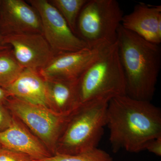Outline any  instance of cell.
Instances as JSON below:
<instances>
[{"label": "cell", "mask_w": 161, "mask_h": 161, "mask_svg": "<svg viewBox=\"0 0 161 161\" xmlns=\"http://www.w3.org/2000/svg\"><path fill=\"white\" fill-rule=\"evenodd\" d=\"M37 11L42 24V34L55 54L75 52L89 47L69 28L58 9L46 0H30Z\"/></svg>", "instance_id": "cell-7"}, {"label": "cell", "mask_w": 161, "mask_h": 161, "mask_svg": "<svg viewBox=\"0 0 161 161\" xmlns=\"http://www.w3.org/2000/svg\"><path fill=\"white\" fill-rule=\"evenodd\" d=\"M50 104L59 113L69 115L79 106L77 96V80L63 79L45 80Z\"/></svg>", "instance_id": "cell-14"}, {"label": "cell", "mask_w": 161, "mask_h": 161, "mask_svg": "<svg viewBox=\"0 0 161 161\" xmlns=\"http://www.w3.org/2000/svg\"><path fill=\"white\" fill-rule=\"evenodd\" d=\"M0 31L3 36L42 34L40 15L32 6L23 0H3L0 6Z\"/></svg>", "instance_id": "cell-10"}, {"label": "cell", "mask_w": 161, "mask_h": 161, "mask_svg": "<svg viewBox=\"0 0 161 161\" xmlns=\"http://www.w3.org/2000/svg\"><path fill=\"white\" fill-rule=\"evenodd\" d=\"M116 42L125 80L126 94L134 99L151 101L160 70L159 45L150 43L121 25Z\"/></svg>", "instance_id": "cell-2"}, {"label": "cell", "mask_w": 161, "mask_h": 161, "mask_svg": "<svg viewBox=\"0 0 161 161\" xmlns=\"http://www.w3.org/2000/svg\"><path fill=\"white\" fill-rule=\"evenodd\" d=\"M124 15L116 0H90L78 17L76 35L89 46L116 43Z\"/></svg>", "instance_id": "cell-5"}, {"label": "cell", "mask_w": 161, "mask_h": 161, "mask_svg": "<svg viewBox=\"0 0 161 161\" xmlns=\"http://www.w3.org/2000/svg\"><path fill=\"white\" fill-rule=\"evenodd\" d=\"M1 3H2V1H1V0H0V6H1Z\"/></svg>", "instance_id": "cell-23"}, {"label": "cell", "mask_w": 161, "mask_h": 161, "mask_svg": "<svg viewBox=\"0 0 161 161\" xmlns=\"http://www.w3.org/2000/svg\"><path fill=\"white\" fill-rule=\"evenodd\" d=\"M2 148V147H1V145H0V149H1V148Z\"/></svg>", "instance_id": "cell-24"}, {"label": "cell", "mask_w": 161, "mask_h": 161, "mask_svg": "<svg viewBox=\"0 0 161 161\" xmlns=\"http://www.w3.org/2000/svg\"><path fill=\"white\" fill-rule=\"evenodd\" d=\"M23 69L15 58L10 47L0 51V87L7 88Z\"/></svg>", "instance_id": "cell-15"}, {"label": "cell", "mask_w": 161, "mask_h": 161, "mask_svg": "<svg viewBox=\"0 0 161 161\" xmlns=\"http://www.w3.org/2000/svg\"><path fill=\"white\" fill-rule=\"evenodd\" d=\"M36 161H113V159L108 153L97 148L76 154L56 153L49 157Z\"/></svg>", "instance_id": "cell-17"}, {"label": "cell", "mask_w": 161, "mask_h": 161, "mask_svg": "<svg viewBox=\"0 0 161 161\" xmlns=\"http://www.w3.org/2000/svg\"><path fill=\"white\" fill-rule=\"evenodd\" d=\"M79 105L97 99H110L126 95L125 75L119 56L117 42L92 63L77 80Z\"/></svg>", "instance_id": "cell-3"}, {"label": "cell", "mask_w": 161, "mask_h": 161, "mask_svg": "<svg viewBox=\"0 0 161 161\" xmlns=\"http://www.w3.org/2000/svg\"><path fill=\"white\" fill-rule=\"evenodd\" d=\"M111 45L99 44L77 51L57 54L39 73L45 80H77L84 71Z\"/></svg>", "instance_id": "cell-8"}, {"label": "cell", "mask_w": 161, "mask_h": 161, "mask_svg": "<svg viewBox=\"0 0 161 161\" xmlns=\"http://www.w3.org/2000/svg\"><path fill=\"white\" fill-rule=\"evenodd\" d=\"M9 97L7 91L5 89L0 87V104L6 103Z\"/></svg>", "instance_id": "cell-21"}, {"label": "cell", "mask_w": 161, "mask_h": 161, "mask_svg": "<svg viewBox=\"0 0 161 161\" xmlns=\"http://www.w3.org/2000/svg\"><path fill=\"white\" fill-rule=\"evenodd\" d=\"M6 103L8 108L47 145L56 144L69 120V115L14 97H9Z\"/></svg>", "instance_id": "cell-6"}, {"label": "cell", "mask_w": 161, "mask_h": 161, "mask_svg": "<svg viewBox=\"0 0 161 161\" xmlns=\"http://www.w3.org/2000/svg\"><path fill=\"white\" fill-rule=\"evenodd\" d=\"M109 101L97 99L81 104L68 121L57 153L76 154L98 148L107 124Z\"/></svg>", "instance_id": "cell-4"}, {"label": "cell", "mask_w": 161, "mask_h": 161, "mask_svg": "<svg viewBox=\"0 0 161 161\" xmlns=\"http://www.w3.org/2000/svg\"><path fill=\"white\" fill-rule=\"evenodd\" d=\"M6 90L10 97L48 108L51 104L45 80L38 72L24 69Z\"/></svg>", "instance_id": "cell-13"}, {"label": "cell", "mask_w": 161, "mask_h": 161, "mask_svg": "<svg viewBox=\"0 0 161 161\" xmlns=\"http://www.w3.org/2000/svg\"><path fill=\"white\" fill-rule=\"evenodd\" d=\"M121 26L150 43L161 42V6L137 4L133 11L124 16Z\"/></svg>", "instance_id": "cell-11"}, {"label": "cell", "mask_w": 161, "mask_h": 161, "mask_svg": "<svg viewBox=\"0 0 161 161\" xmlns=\"http://www.w3.org/2000/svg\"><path fill=\"white\" fill-rule=\"evenodd\" d=\"M87 2V0H53L50 2L58 9L72 31L76 35L78 17Z\"/></svg>", "instance_id": "cell-16"}, {"label": "cell", "mask_w": 161, "mask_h": 161, "mask_svg": "<svg viewBox=\"0 0 161 161\" xmlns=\"http://www.w3.org/2000/svg\"><path fill=\"white\" fill-rule=\"evenodd\" d=\"M145 150H147L158 156L160 157L161 156V136L149 141L145 147Z\"/></svg>", "instance_id": "cell-20"}, {"label": "cell", "mask_w": 161, "mask_h": 161, "mask_svg": "<svg viewBox=\"0 0 161 161\" xmlns=\"http://www.w3.org/2000/svg\"><path fill=\"white\" fill-rule=\"evenodd\" d=\"M3 37L4 36L2 34V32L0 31V51L3 50L8 49L10 47L4 44Z\"/></svg>", "instance_id": "cell-22"}, {"label": "cell", "mask_w": 161, "mask_h": 161, "mask_svg": "<svg viewBox=\"0 0 161 161\" xmlns=\"http://www.w3.org/2000/svg\"><path fill=\"white\" fill-rule=\"evenodd\" d=\"M0 161H35L29 156L5 148L0 149Z\"/></svg>", "instance_id": "cell-18"}, {"label": "cell", "mask_w": 161, "mask_h": 161, "mask_svg": "<svg viewBox=\"0 0 161 161\" xmlns=\"http://www.w3.org/2000/svg\"><path fill=\"white\" fill-rule=\"evenodd\" d=\"M106 126L109 130L112 151L123 149L137 153L147 143L161 136V110L148 101L128 95L110 99L107 110Z\"/></svg>", "instance_id": "cell-1"}, {"label": "cell", "mask_w": 161, "mask_h": 161, "mask_svg": "<svg viewBox=\"0 0 161 161\" xmlns=\"http://www.w3.org/2000/svg\"><path fill=\"white\" fill-rule=\"evenodd\" d=\"M14 119L4 104H0V132L9 128L12 123Z\"/></svg>", "instance_id": "cell-19"}, {"label": "cell", "mask_w": 161, "mask_h": 161, "mask_svg": "<svg viewBox=\"0 0 161 161\" xmlns=\"http://www.w3.org/2000/svg\"><path fill=\"white\" fill-rule=\"evenodd\" d=\"M3 36L4 44L10 47L15 58L23 69L39 72L56 55L42 34Z\"/></svg>", "instance_id": "cell-9"}, {"label": "cell", "mask_w": 161, "mask_h": 161, "mask_svg": "<svg viewBox=\"0 0 161 161\" xmlns=\"http://www.w3.org/2000/svg\"><path fill=\"white\" fill-rule=\"evenodd\" d=\"M0 145L26 154L35 161L51 156L40 141L14 119L9 128L0 132Z\"/></svg>", "instance_id": "cell-12"}]
</instances>
